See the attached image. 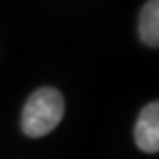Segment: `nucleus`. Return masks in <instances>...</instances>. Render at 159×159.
<instances>
[{
  "label": "nucleus",
  "mask_w": 159,
  "mask_h": 159,
  "mask_svg": "<svg viewBox=\"0 0 159 159\" xmlns=\"http://www.w3.org/2000/svg\"><path fill=\"white\" fill-rule=\"evenodd\" d=\"M64 117V97L57 89L35 90L21 111V129L30 138L44 136L55 129Z\"/></svg>",
  "instance_id": "f257e3e1"
},
{
  "label": "nucleus",
  "mask_w": 159,
  "mask_h": 159,
  "mask_svg": "<svg viewBox=\"0 0 159 159\" xmlns=\"http://www.w3.org/2000/svg\"><path fill=\"white\" fill-rule=\"evenodd\" d=\"M134 142L143 152L159 150V102L154 101L147 104L140 113L134 125Z\"/></svg>",
  "instance_id": "f03ea898"
},
{
  "label": "nucleus",
  "mask_w": 159,
  "mask_h": 159,
  "mask_svg": "<svg viewBox=\"0 0 159 159\" xmlns=\"http://www.w3.org/2000/svg\"><path fill=\"white\" fill-rule=\"evenodd\" d=\"M140 37L147 46H159V0H148L142 9Z\"/></svg>",
  "instance_id": "7ed1b4c3"
}]
</instances>
